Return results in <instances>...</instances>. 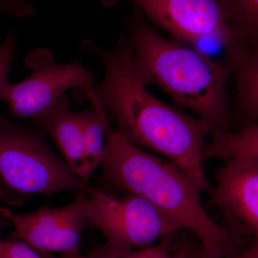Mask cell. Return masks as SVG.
Listing matches in <instances>:
<instances>
[{"instance_id": "6da1fadb", "label": "cell", "mask_w": 258, "mask_h": 258, "mask_svg": "<svg viewBox=\"0 0 258 258\" xmlns=\"http://www.w3.org/2000/svg\"><path fill=\"white\" fill-rule=\"evenodd\" d=\"M81 47L103 63L104 77L92 91L114 121L115 132L130 143L179 166L210 193L203 154L213 130L211 123L166 104L148 91L134 63L126 34L120 35L113 48H103L88 40Z\"/></svg>"}, {"instance_id": "7a4b0ae2", "label": "cell", "mask_w": 258, "mask_h": 258, "mask_svg": "<svg viewBox=\"0 0 258 258\" xmlns=\"http://www.w3.org/2000/svg\"><path fill=\"white\" fill-rule=\"evenodd\" d=\"M125 24L134 63L147 86L160 88L178 106L210 122L213 130H231L230 62L161 35L135 7Z\"/></svg>"}, {"instance_id": "3957f363", "label": "cell", "mask_w": 258, "mask_h": 258, "mask_svg": "<svg viewBox=\"0 0 258 258\" xmlns=\"http://www.w3.org/2000/svg\"><path fill=\"white\" fill-rule=\"evenodd\" d=\"M99 166L107 182L145 199L181 230L192 232L204 252L217 258L235 253L230 231L205 210L203 188L179 166L130 143L113 128Z\"/></svg>"}, {"instance_id": "277c9868", "label": "cell", "mask_w": 258, "mask_h": 258, "mask_svg": "<svg viewBox=\"0 0 258 258\" xmlns=\"http://www.w3.org/2000/svg\"><path fill=\"white\" fill-rule=\"evenodd\" d=\"M38 127L18 124L0 115V195L10 204L34 195L81 192L87 184L50 147Z\"/></svg>"}, {"instance_id": "5b68a950", "label": "cell", "mask_w": 258, "mask_h": 258, "mask_svg": "<svg viewBox=\"0 0 258 258\" xmlns=\"http://www.w3.org/2000/svg\"><path fill=\"white\" fill-rule=\"evenodd\" d=\"M76 199L90 226L115 247L145 248L182 230L164 212L134 194L115 198L87 185Z\"/></svg>"}, {"instance_id": "8992f818", "label": "cell", "mask_w": 258, "mask_h": 258, "mask_svg": "<svg viewBox=\"0 0 258 258\" xmlns=\"http://www.w3.org/2000/svg\"><path fill=\"white\" fill-rule=\"evenodd\" d=\"M31 71L21 82H9L1 100L8 105L12 117L30 119L40 114L72 88L83 91L95 86L94 74L79 62L60 63L45 47H36L25 56Z\"/></svg>"}, {"instance_id": "52a82bcc", "label": "cell", "mask_w": 258, "mask_h": 258, "mask_svg": "<svg viewBox=\"0 0 258 258\" xmlns=\"http://www.w3.org/2000/svg\"><path fill=\"white\" fill-rule=\"evenodd\" d=\"M135 5L154 25L187 44L204 38L220 40L227 55L238 50L217 0H101L110 8L119 2Z\"/></svg>"}, {"instance_id": "ba28073f", "label": "cell", "mask_w": 258, "mask_h": 258, "mask_svg": "<svg viewBox=\"0 0 258 258\" xmlns=\"http://www.w3.org/2000/svg\"><path fill=\"white\" fill-rule=\"evenodd\" d=\"M1 214L20 240L42 253H79L81 237L90 226L76 199L61 208L43 206L28 213L4 208Z\"/></svg>"}, {"instance_id": "9c48e42d", "label": "cell", "mask_w": 258, "mask_h": 258, "mask_svg": "<svg viewBox=\"0 0 258 258\" xmlns=\"http://www.w3.org/2000/svg\"><path fill=\"white\" fill-rule=\"evenodd\" d=\"M211 203L232 225L241 227L258 244V159L225 161L211 188Z\"/></svg>"}, {"instance_id": "30bf717a", "label": "cell", "mask_w": 258, "mask_h": 258, "mask_svg": "<svg viewBox=\"0 0 258 258\" xmlns=\"http://www.w3.org/2000/svg\"><path fill=\"white\" fill-rule=\"evenodd\" d=\"M32 120L54 141L66 164L83 180L85 159L81 118L79 111L70 109L67 96H61Z\"/></svg>"}, {"instance_id": "8fae6325", "label": "cell", "mask_w": 258, "mask_h": 258, "mask_svg": "<svg viewBox=\"0 0 258 258\" xmlns=\"http://www.w3.org/2000/svg\"><path fill=\"white\" fill-rule=\"evenodd\" d=\"M227 60L235 89L231 130L235 131L258 121V50Z\"/></svg>"}, {"instance_id": "7c38bea8", "label": "cell", "mask_w": 258, "mask_h": 258, "mask_svg": "<svg viewBox=\"0 0 258 258\" xmlns=\"http://www.w3.org/2000/svg\"><path fill=\"white\" fill-rule=\"evenodd\" d=\"M92 88L84 91L92 107L79 111L84 150L85 182L101 164L106 150L107 137L113 128L109 116L93 94Z\"/></svg>"}, {"instance_id": "4fadbf2b", "label": "cell", "mask_w": 258, "mask_h": 258, "mask_svg": "<svg viewBox=\"0 0 258 258\" xmlns=\"http://www.w3.org/2000/svg\"><path fill=\"white\" fill-rule=\"evenodd\" d=\"M203 160L235 158L258 159V121L239 130H212L203 150Z\"/></svg>"}, {"instance_id": "5bb4252c", "label": "cell", "mask_w": 258, "mask_h": 258, "mask_svg": "<svg viewBox=\"0 0 258 258\" xmlns=\"http://www.w3.org/2000/svg\"><path fill=\"white\" fill-rule=\"evenodd\" d=\"M239 55L258 50V0H217Z\"/></svg>"}, {"instance_id": "9a60e30c", "label": "cell", "mask_w": 258, "mask_h": 258, "mask_svg": "<svg viewBox=\"0 0 258 258\" xmlns=\"http://www.w3.org/2000/svg\"><path fill=\"white\" fill-rule=\"evenodd\" d=\"M190 252L186 247L173 249L161 244L142 249H125L106 243L93 249L87 256L88 258H189Z\"/></svg>"}, {"instance_id": "2e32d148", "label": "cell", "mask_w": 258, "mask_h": 258, "mask_svg": "<svg viewBox=\"0 0 258 258\" xmlns=\"http://www.w3.org/2000/svg\"><path fill=\"white\" fill-rule=\"evenodd\" d=\"M16 42V33L14 30H10L0 44V99L7 85L10 82L8 76L13 62Z\"/></svg>"}, {"instance_id": "e0dca14e", "label": "cell", "mask_w": 258, "mask_h": 258, "mask_svg": "<svg viewBox=\"0 0 258 258\" xmlns=\"http://www.w3.org/2000/svg\"><path fill=\"white\" fill-rule=\"evenodd\" d=\"M0 254L3 258H47V253L37 251L22 240L0 238Z\"/></svg>"}, {"instance_id": "ac0fdd59", "label": "cell", "mask_w": 258, "mask_h": 258, "mask_svg": "<svg viewBox=\"0 0 258 258\" xmlns=\"http://www.w3.org/2000/svg\"><path fill=\"white\" fill-rule=\"evenodd\" d=\"M34 11L33 5L28 0H0V16L28 18L33 15Z\"/></svg>"}, {"instance_id": "d6986e66", "label": "cell", "mask_w": 258, "mask_h": 258, "mask_svg": "<svg viewBox=\"0 0 258 258\" xmlns=\"http://www.w3.org/2000/svg\"><path fill=\"white\" fill-rule=\"evenodd\" d=\"M231 258H258V244L252 242L247 248L240 252H236Z\"/></svg>"}, {"instance_id": "ffe728a7", "label": "cell", "mask_w": 258, "mask_h": 258, "mask_svg": "<svg viewBox=\"0 0 258 258\" xmlns=\"http://www.w3.org/2000/svg\"><path fill=\"white\" fill-rule=\"evenodd\" d=\"M189 258H216L204 252L201 247L195 252H190Z\"/></svg>"}, {"instance_id": "44dd1931", "label": "cell", "mask_w": 258, "mask_h": 258, "mask_svg": "<svg viewBox=\"0 0 258 258\" xmlns=\"http://www.w3.org/2000/svg\"><path fill=\"white\" fill-rule=\"evenodd\" d=\"M47 258H88L87 255H82L79 253L61 254V255L55 256L53 254H47Z\"/></svg>"}, {"instance_id": "7402d4cb", "label": "cell", "mask_w": 258, "mask_h": 258, "mask_svg": "<svg viewBox=\"0 0 258 258\" xmlns=\"http://www.w3.org/2000/svg\"><path fill=\"white\" fill-rule=\"evenodd\" d=\"M4 208L5 207H3V205L0 204V213H1L2 210H3Z\"/></svg>"}, {"instance_id": "603a6c76", "label": "cell", "mask_w": 258, "mask_h": 258, "mask_svg": "<svg viewBox=\"0 0 258 258\" xmlns=\"http://www.w3.org/2000/svg\"><path fill=\"white\" fill-rule=\"evenodd\" d=\"M0 258H3L2 257L1 254H0Z\"/></svg>"}]
</instances>
